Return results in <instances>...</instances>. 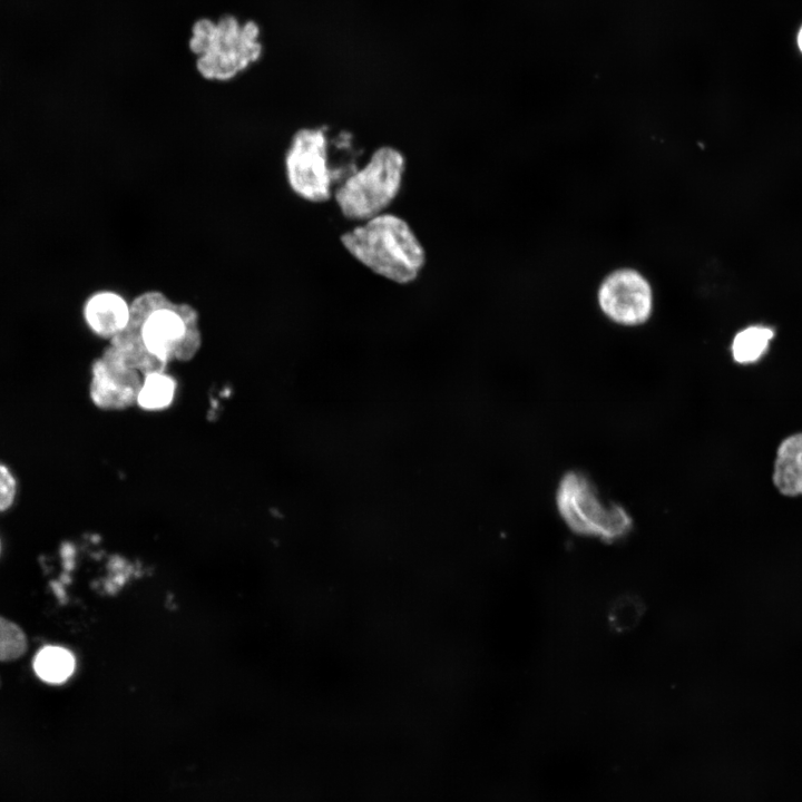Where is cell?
<instances>
[{
  "instance_id": "cell-1",
  "label": "cell",
  "mask_w": 802,
  "mask_h": 802,
  "mask_svg": "<svg viewBox=\"0 0 802 802\" xmlns=\"http://www.w3.org/2000/svg\"><path fill=\"white\" fill-rule=\"evenodd\" d=\"M344 248L361 264L390 281H414L426 264V251L402 217L382 213L341 235Z\"/></svg>"
},
{
  "instance_id": "cell-2",
  "label": "cell",
  "mask_w": 802,
  "mask_h": 802,
  "mask_svg": "<svg viewBox=\"0 0 802 802\" xmlns=\"http://www.w3.org/2000/svg\"><path fill=\"white\" fill-rule=\"evenodd\" d=\"M258 27L239 26L234 17L218 23L202 19L193 27L190 50L198 56L196 68L207 80L227 81L244 71L261 56Z\"/></svg>"
},
{
  "instance_id": "cell-3",
  "label": "cell",
  "mask_w": 802,
  "mask_h": 802,
  "mask_svg": "<svg viewBox=\"0 0 802 802\" xmlns=\"http://www.w3.org/2000/svg\"><path fill=\"white\" fill-rule=\"evenodd\" d=\"M404 170L405 158L399 149L392 146L375 149L368 163L334 190L342 215L365 222L384 213L401 189Z\"/></svg>"
},
{
  "instance_id": "cell-4",
  "label": "cell",
  "mask_w": 802,
  "mask_h": 802,
  "mask_svg": "<svg viewBox=\"0 0 802 802\" xmlns=\"http://www.w3.org/2000/svg\"><path fill=\"white\" fill-rule=\"evenodd\" d=\"M556 503L568 528L580 536L615 541L632 528L627 511L618 505L605 503L591 482L579 472L564 476Z\"/></svg>"
},
{
  "instance_id": "cell-5",
  "label": "cell",
  "mask_w": 802,
  "mask_h": 802,
  "mask_svg": "<svg viewBox=\"0 0 802 802\" xmlns=\"http://www.w3.org/2000/svg\"><path fill=\"white\" fill-rule=\"evenodd\" d=\"M290 189L310 203H324L332 196L333 172L329 165L325 127H303L290 140L284 155Z\"/></svg>"
},
{
  "instance_id": "cell-6",
  "label": "cell",
  "mask_w": 802,
  "mask_h": 802,
  "mask_svg": "<svg viewBox=\"0 0 802 802\" xmlns=\"http://www.w3.org/2000/svg\"><path fill=\"white\" fill-rule=\"evenodd\" d=\"M598 303L612 321L622 325H638L647 321L652 313V290L638 272L618 270L602 283Z\"/></svg>"
},
{
  "instance_id": "cell-7",
  "label": "cell",
  "mask_w": 802,
  "mask_h": 802,
  "mask_svg": "<svg viewBox=\"0 0 802 802\" xmlns=\"http://www.w3.org/2000/svg\"><path fill=\"white\" fill-rule=\"evenodd\" d=\"M143 384L140 373L99 358L91 364L89 395L104 410H120L137 401Z\"/></svg>"
},
{
  "instance_id": "cell-8",
  "label": "cell",
  "mask_w": 802,
  "mask_h": 802,
  "mask_svg": "<svg viewBox=\"0 0 802 802\" xmlns=\"http://www.w3.org/2000/svg\"><path fill=\"white\" fill-rule=\"evenodd\" d=\"M179 303H168L154 311L144 322L140 334L147 350L166 363L174 359L185 335Z\"/></svg>"
},
{
  "instance_id": "cell-9",
  "label": "cell",
  "mask_w": 802,
  "mask_h": 802,
  "mask_svg": "<svg viewBox=\"0 0 802 802\" xmlns=\"http://www.w3.org/2000/svg\"><path fill=\"white\" fill-rule=\"evenodd\" d=\"M82 314L96 335L110 340L127 326L129 303L115 291H98L86 300Z\"/></svg>"
},
{
  "instance_id": "cell-10",
  "label": "cell",
  "mask_w": 802,
  "mask_h": 802,
  "mask_svg": "<svg viewBox=\"0 0 802 802\" xmlns=\"http://www.w3.org/2000/svg\"><path fill=\"white\" fill-rule=\"evenodd\" d=\"M773 327L754 324L740 330L733 338L731 353L739 364H752L761 360L774 339Z\"/></svg>"
},
{
  "instance_id": "cell-11",
  "label": "cell",
  "mask_w": 802,
  "mask_h": 802,
  "mask_svg": "<svg viewBox=\"0 0 802 802\" xmlns=\"http://www.w3.org/2000/svg\"><path fill=\"white\" fill-rule=\"evenodd\" d=\"M75 657L66 648L47 645L38 651L32 666L36 675L48 684L66 682L75 671Z\"/></svg>"
},
{
  "instance_id": "cell-12",
  "label": "cell",
  "mask_w": 802,
  "mask_h": 802,
  "mask_svg": "<svg viewBox=\"0 0 802 802\" xmlns=\"http://www.w3.org/2000/svg\"><path fill=\"white\" fill-rule=\"evenodd\" d=\"M175 380L164 372L144 376L136 403L144 410H163L173 402Z\"/></svg>"
},
{
  "instance_id": "cell-13",
  "label": "cell",
  "mask_w": 802,
  "mask_h": 802,
  "mask_svg": "<svg viewBox=\"0 0 802 802\" xmlns=\"http://www.w3.org/2000/svg\"><path fill=\"white\" fill-rule=\"evenodd\" d=\"M772 482L783 496H802V458L775 456Z\"/></svg>"
},
{
  "instance_id": "cell-14",
  "label": "cell",
  "mask_w": 802,
  "mask_h": 802,
  "mask_svg": "<svg viewBox=\"0 0 802 802\" xmlns=\"http://www.w3.org/2000/svg\"><path fill=\"white\" fill-rule=\"evenodd\" d=\"M28 639L14 622L0 615V662H12L25 655Z\"/></svg>"
},
{
  "instance_id": "cell-15",
  "label": "cell",
  "mask_w": 802,
  "mask_h": 802,
  "mask_svg": "<svg viewBox=\"0 0 802 802\" xmlns=\"http://www.w3.org/2000/svg\"><path fill=\"white\" fill-rule=\"evenodd\" d=\"M179 311L185 321L186 330L184 339L175 352L174 359L187 361L196 354L202 343L198 329V314L192 305L186 303H179Z\"/></svg>"
},
{
  "instance_id": "cell-16",
  "label": "cell",
  "mask_w": 802,
  "mask_h": 802,
  "mask_svg": "<svg viewBox=\"0 0 802 802\" xmlns=\"http://www.w3.org/2000/svg\"><path fill=\"white\" fill-rule=\"evenodd\" d=\"M169 299L159 291H147L137 295L129 303V321L127 329L139 331L147 317L157 309L166 305Z\"/></svg>"
},
{
  "instance_id": "cell-17",
  "label": "cell",
  "mask_w": 802,
  "mask_h": 802,
  "mask_svg": "<svg viewBox=\"0 0 802 802\" xmlns=\"http://www.w3.org/2000/svg\"><path fill=\"white\" fill-rule=\"evenodd\" d=\"M642 614V608L634 598L624 597L619 599L613 607L610 619L612 623L625 629L636 624Z\"/></svg>"
},
{
  "instance_id": "cell-18",
  "label": "cell",
  "mask_w": 802,
  "mask_h": 802,
  "mask_svg": "<svg viewBox=\"0 0 802 802\" xmlns=\"http://www.w3.org/2000/svg\"><path fill=\"white\" fill-rule=\"evenodd\" d=\"M18 480L12 470L0 461V512L7 511L16 501Z\"/></svg>"
},
{
  "instance_id": "cell-19",
  "label": "cell",
  "mask_w": 802,
  "mask_h": 802,
  "mask_svg": "<svg viewBox=\"0 0 802 802\" xmlns=\"http://www.w3.org/2000/svg\"><path fill=\"white\" fill-rule=\"evenodd\" d=\"M776 456L802 457V432L785 437L776 448Z\"/></svg>"
},
{
  "instance_id": "cell-20",
  "label": "cell",
  "mask_w": 802,
  "mask_h": 802,
  "mask_svg": "<svg viewBox=\"0 0 802 802\" xmlns=\"http://www.w3.org/2000/svg\"><path fill=\"white\" fill-rule=\"evenodd\" d=\"M798 45H799L800 50L802 51V27L798 35Z\"/></svg>"
}]
</instances>
